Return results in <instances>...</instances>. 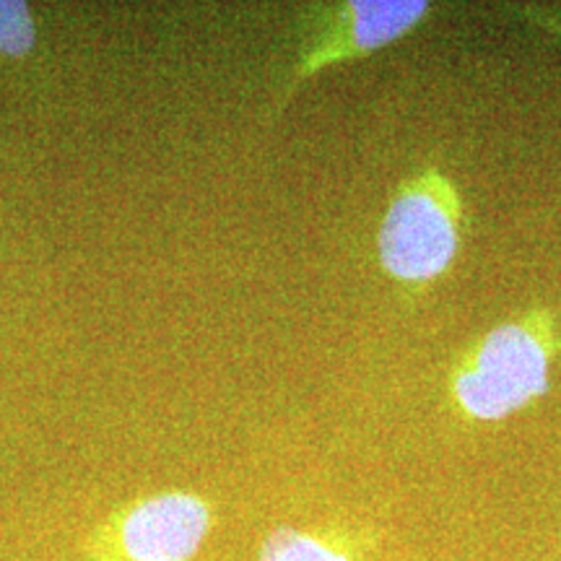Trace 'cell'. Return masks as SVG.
<instances>
[{
  "mask_svg": "<svg viewBox=\"0 0 561 561\" xmlns=\"http://www.w3.org/2000/svg\"><path fill=\"white\" fill-rule=\"evenodd\" d=\"M424 0H351L335 11L333 30L305 55L297 79H307L331 62L364 58L403 39L430 16Z\"/></svg>",
  "mask_w": 561,
  "mask_h": 561,
  "instance_id": "4",
  "label": "cell"
},
{
  "mask_svg": "<svg viewBox=\"0 0 561 561\" xmlns=\"http://www.w3.org/2000/svg\"><path fill=\"white\" fill-rule=\"evenodd\" d=\"M462 242V203L437 161L405 178L377 231V257L390 278L409 286L437 280Z\"/></svg>",
  "mask_w": 561,
  "mask_h": 561,
  "instance_id": "2",
  "label": "cell"
},
{
  "mask_svg": "<svg viewBox=\"0 0 561 561\" xmlns=\"http://www.w3.org/2000/svg\"><path fill=\"white\" fill-rule=\"evenodd\" d=\"M34 21L24 3L0 0V53L21 58L34 47Z\"/></svg>",
  "mask_w": 561,
  "mask_h": 561,
  "instance_id": "6",
  "label": "cell"
},
{
  "mask_svg": "<svg viewBox=\"0 0 561 561\" xmlns=\"http://www.w3.org/2000/svg\"><path fill=\"white\" fill-rule=\"evenodd\" d=\"M517 19H525L530 26L549 34L553 39H561V13L549 9H536V5H523L517 9Z\"/></svg>",
  "mask_w": 561,
  "mask_h": 561,
  "instance_id": "7",
  "label": "cell"
},
{
  "mask_svg": "<svg viewBox=\"0 0 561 561\" xmlns=\"http://www.w3.org/2000/svg\"><path fill=\"white\" fill-rule=\"evenodd\" d=\"M257 561H354L351 553L325 538L297 528H278L265 538Z\"/></svg>",
  "mask_w": 561,
  "mask_h": 561,
  "instance_id": "5",
  "label": "cell"
},
{
  "mask_svg": "<svg viewBox=\"0 0 561 561\" xmlns=\"http://www.w3.org/2000/svg\"><path fill=\"white\" fill-rule=\"evenodd\" d=\"M210 530V507L187 491L133 504L112 528V561H191Z\"/></svg>",
  "mask_w": 561,
  "mask_h": 561,
  "instance_id": "3",
  "label": "cell"
},
{
  "mask_svg": "<svg viewBox=\"0 0 561 561\" xmlns=\"http://www.w3.org/2000/svg\"><path fill=\"white\" fill-rule=\"evenodd\" d=\"M559 351L557 320L546 307L500 322L462 356L450 377L458 411L471 421H504L543 398Z\"/></svg>",
  "mask_w": 561,
  "mask_h": 561,
  "instance_id": "1",
  "label": "cell"
}]
</instances>
